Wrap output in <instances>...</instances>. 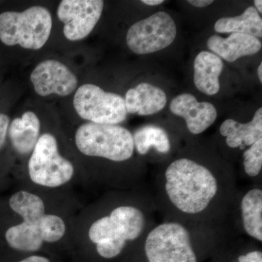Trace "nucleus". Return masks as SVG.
Segmentation results:
<instances>
[{"label":"nucleus","mask_w":262,"mask_h":262,"mask_svg":"<svg viewBox=\"0 0 262 262\" xmlns=\"http://www.w3.org/2000/svg\"><path fill=\"white\" fill-rule=\"evenodd\" d=\"M75 139L82 154L114 163L130 160L135 151L133 134L118 125L86 122L77 128Z\"/></svg>","instance_id":"4"},{"label":"nucleus","mask_w":262,"mask_h":262,"mask_svg":"<svg viewBox=\"0 0 262 262\" xmlns=\"http://www.w3.org/2000/svg\"><path fill=\"white\" fill-rule=\"evenodd\" d=\"M18 262H51L48 258L41 256H31Z\"/></svg>","instance_id":"28"},{"label":"nucleus","mask_w":262,"mask_h":262,"mask_svg":"<svg viewBox=\"0 0 262 262\" xmlns=\"http://www.w3.org/2000/svg\"><path fill=\"white\" fill-rule=\"evenodd\" d=\"M243 167L247 178L254 180L255 182H261L262 170V139L245 150L243 154Z\"/></svg>","instance_id":"23"},{"label":"nucleus","mask_w":262,"mask_h":262,"mask_svg":"<svg viewBox=\"0 0 262 262\" xmlns=\"http://www.w3.org/2000/svg\"><path fill=\"white\" fill-rule=\"evenodd\" d=\"M52 27L51 13L42 6L4 12L0 14V40L8 46L37 51L48 42Z\"/></svg>","instance_id":"5"},{"label":"nucleus","mask_w":262,"mask_h":262,"mask_svg":"<svg viewBox=\"0 0 262 262\" xmlns=\"http://www.w3.org/2000/svg\"><path fill=\"white\" fill-rule=\"evenodd\" d=\"M101 0H63L57 16L63 24V34L70 41H80L94 30L102 14Z\"/></svg>","instance_id":"9"},{"label":"nucleus","mask_w":262,"mask_h":262,"mask_svg":"<svg viewBox=\"0 0 262 262\" xmlns=\"http://www.w3.org/2000/svg\"><path fill=\"white\" fill-rule=\"evenodd\" d=\"M157 211L154 198L149 194L139 196L136 203L114 207L90 227V241L96 245L100 256L111 259L118 256L130 243L138 242L155 224Z\"/></svg>","instance_id":"3"},{"label":"nucleus","mask_w":262,"mask_h":262,"mask_svg":"<svg viewBox=\"0 0 262 262\" xmlns=\"http://www.w3.org/2000/svg\"><path fill=\"white\" fill-rule=\"evenodd\" d=\"M215 32L232 33L262 37V20L257 10L249 7L242 15L219 19L214 26Z\"/></svg>","instance_id":"17"},{"label":"nucleus","mask_w":262,"mask_h":262,"mask_svg":"<svg viewBox=\"0 0 262 262\" xmlns=\"http://www.w3.org/2000/svg\"><path fill=\"white\" fill-rule=\"evenodd\" d=\"M135 89L140 98V108L138 115L146 116L159 113L166 105V94L160 88L144 82L136 86Z\"/></svg>","instance_id":"21"},{"label":"nucleus","mask_w":262,"mask_h":262,"mask_svg":"<svg viewBox=\"0 0 262 262\" xmlns=\"http://www.w3.org/2000/svg\"><path fill=\"white\" fill-rule=\"evenodd\" d=\"M225 225L215 227L163 220L151 226L139 241L146 262H198L196 247L219 244L228 237Z\"/></svg>","instance_id":"2"},{"label":"nucleus","mask_w":262,"mask_h":262,"mask_svg":"<svg viewBox=\"0 0 262 262\" xmlns=\"http://www.w3.org/2000/svg\"><path fill=\"white\" fill-rule=\"evenodd\" d=\"M258 77L260 82H262V63H260L259 67H258Z\"/></svg>","instance_id":"31"},{"label":"nucleus","mask_w":262,"mask_h":262,"mask_svg":"<svg viewBox=\"0 0 262 262\" xmlns=\"http://www.w3.org/2000/svg\"><path fill=\"white\" fill-rule=\"evenodd\" d=\"M155 187L163 220L215 227L227 223L238 191L233 170L187 156L167 164Z\"/></svg>","instance_id":"1"},{"label":"nucleus","mask_w":262,"mask_h":262,"mask_svg":"<svg viewBox=\"0 0 262 262\" xmlns=\"http://www.w3.org/2000/svg\"><path fill=\"white\" fill-rule=\"evenodd\" d=\"M141 3L144 4L151 5V6H155V5H158L162 4L164 3L163 0H142Z\"/></svg>","instance_id":"29"},{"label":"nucleus","mask_w":262,"mask_h":262,"mask_svg":"<svg viewBox=\"0 0 262 262\" xmlns=\"http://www.w3.org/2000/svg\"><path fill=\"white\" fill-rule=\"evenodd\" d=\"M9 206L23 219V222L29 223H37L46 214V206L42 200L27 191H19L10 196Z\"/></svg>","instance_id":"20"},{"label":"nucleus","mask_w":262,"mask_h":262,"mask_svg":"<svg viewBox=\"0 0 262 262\" xmlns=\"http://www.w3.org/2000/svg\"><path fill=\"white\" fill-rule=\"evenodd\" d=\"M73 105L81 118L93 123L118 125L127 115L121 96L94 84H84L76 90Z\"/></svg>","instance_id":"7"},{"label":"nucleus","mask_w":262,"mask_h":262,"mask_svg":"<svg viewBox=\"0 0 262 262\" xmlns=\"http://www.w3.org/2000/svg\"><path fill=\"white\" fill-rule=\"evenodd\" d=\"M38 230L43 242H58L66 233L64 221L54 214H45L37 223Z\"/></svg>","instance_id":"22"},{"label":"nucleus","mask_w":262,"mask_h":262,"mask_svg":"<svg viewBox=\"0 0 262 262\" xmlns=\"http://www.w3.org/2000/svg\"><path fill=\"white\" fill-rule=\"evenodd\" d=\"M170 110L185 120L188 130L198 135L211 127L217 118V110L211 103L199 102L192 94H184L172 100Z\"/></svg>","instance_id":"12"},{"label":"nucleus","mask_w":262,"mask_h":262,"mask_svg":"<svg viewBox=\"0 0 262 262\" xmlns=\"http://www.w3.org/2000/svg\"><path fill=\"white\" fill-rule=\"evenodd\" d=\"M34 91L39 96L52 94L70 96L77 90L78 80L64 63L57 60L48 59L36 66L30 75Z\"/></svg>","instance_id":"11"},{"label":"nucleus","mask_w":262,"mask_h":262,"mask_svg":"<svg viewBox=\"0 0 262 262\" xmlns=\"http://www.w3.org/2000/svg\"><path fill=\"white\" fill-rule=\"evenodd\" d=\"M5 239L10 247L24 252L39 251L44 243L37 223L26 222L10 227L5 232Z\"/></svg>","instance_id":"19"},{"label":"nucleus","mask_w":262,"mask_h":262,"mask_svg":"<svg viewBox=\"0 0 262 262\" xmlns=\"http://www.w3.org/2000/svg\"><path fill=\"white\" fill-rule=\"evenodd\" d=\"M234 262H262V253L260 250L253 249L239 255Z\"/></svg>","instance_id":"26"},{"label":"nucleus","mask_w":262,"mask_h":262,"mask_svg":"<svg viewBox=\"0 0 262 262\" xmlns=\"http://www.w3.org/2000/svg\"><path fill=\"white\" fill-rule=\"evenodd\" d=\"M134 147L140 155H146L155 149L162 155L168 154L171 142L166 131L156 125H146L138 129L133 135Z\"/></svg>","instance_id":"18"},{"label":"nucleus","mask_w":262,"mask_h":262,"mask_svg":"<svg viewBox=\"0 0 262 262\" xmlns=\"http://www.w3.org/2000/svg\"><path fill=\"white\" fill-rule=\"evenodd\" d=\"M10 121L9 117L5 114L0 113V150L3 149L6 141Z\"/></svg>","instance_id":"25"},{"label":"nucleus","mask_w":262,"mask_h":262,"mask_svg":"<svg viewBox=\"0 0 262 262\" xmlns=\"http://www.w3.org/2000/svg\"><path fill=\"white\" fill-rule=\"evenodd\" d=\"M207 46L226 61L234 62L241 57L251 56L261 50V42L257 37L243 34H232L229 37L211 36Z\"/></svg>","instance_id":"13"},{"label":"nucleus","mask_w":262,"mask_h":262,"mask_svg":"<svg viewBox=\"0 0 262 262\" xmlns=\"http://www.w3.org/2000/svg\"><path fill=\"white\" fill-rule=\"evenodd\" d=\"M220 132L231 149L249 147L262 139V108H258L252 120L247 123L227 119L221 125Z\"/></svg>","instance_id":"14"},{"label":"nucleus","mask_w":262,"mask_h":262,"mask_svg":"<svg viewBox=\"0 0 262 262\" xmlns=\"http://www.w3.org/2000/svg\"><path fill=\"white\" fill-rule=\"evenodd\" d=\"M235 229L249 238L262 242L261 183L255 182L243 191H237L229 218Z\"/></svg>","instance_id":"10"},{"label":"nucleus","mask_w":262,"mask_h":262,"mask_svg":"<svg viewBox=\"0 0 262 262\" xmlns=\"http://www.w3.org/2000/svg\"><path fill=\"white\" fill-rule=\"evenodd\" d=\"M254 5L256 6V10L259 12L260 13H262V1L261 0H255Z\"/></svg>","instance_id":"30"},{"label":"nucleus","mask_w":262,"mask_h":262,"mask_svg":"<svg viewBox=\"0 0 262 262\" xmlns=\"http://www.w3.org/2000/svg\"><path fill=\"white\" fill-rule=\"evenodd\" d=\"M125 108L127 114H137L140 108V98L136 89H129L125 95Z\"/></svg>","instance_id":"24"},{"label":"nucleus","mask_w":262,"mask_h":262,"mask_svg":"<svg viewBox=\"0 0 262 262\" xmlns=\"http://www.w3.org/2000/svg\"><path fill=\"white\" fill-rule=\"evenodd\" d=\"M177 25L165 12H158L136 22L127 31L126 42L131 51L139 55L161 51L173 43Z\"/></svg>","instance_id":"8"},{"label":"nucleus","mask_w":262,"mask_h":262,"mask_svg":"<svg viewBox=\"0 0 262 262\" xmlns=\"http://www.w3.org/2000/svg\"><path fill=\"white\" fill-rule=\"evenodd\" d=\"M224 69L220 57L208 51H202L194 61V82L203 94L213 96L220 91V77Z\"/></svg>","instance_id":"16"},{"label":"nucleus","mask_w":262,"mask_h":262,"mask_svg":"<svg viewBox=\"0 0 262 262\" xmlns=\"http://www.w3.org/2000/svg\"><path fill=\"white\" fill-rule=\"evenodd\" d=\"M29 178L41 187L57 188L67 184L75 173L74 165L62 157L56 137L50 133L39 136L28 163Z\"/></svg>","instance_id":"6"},{"label":"nucleus","mask_w":262,"mask_h":262,"mask_svg":"<svg viewBox=\"0 0 262 262\" xmlns=\"http://www.w3.org/2000/svg\"><path fill=\"white\" fill-rule=\"evenodd\" d=\"M41 123L34 112L27 111L10 123L8 128L12 145L18 154L32 153L40 136Z\"/></svg>","instance_id":"15"},{"label":"nucleus","mask_w":262,"mask_h":262,"mask_svg":"<svg viewBox=\"0 0 262 262\" xmlns=\"http://www.w3.org/2000/svg\"><path fill=\"white\" fill-rule=\"evenodd\" d=\"M187 2L189 4L196 7V8H206L213 3L212 0H189Z\"/></svg>","instance_id":"27"}]
</instances>
